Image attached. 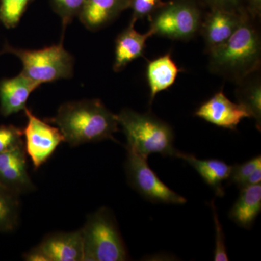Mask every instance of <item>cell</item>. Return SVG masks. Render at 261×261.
<instances>
[{
  "mask_svg": "<svg viewBox=\"0 0 261 261\" xmlns=\"http://www.w3.org/2000/svg\"><path fill=\"white\" fill-rule=\"evenodd\" d=\"M49 121L61 130L64 142L72 147L115 140L113 135L119 126L117 115L97 99L64 103Z\"/></svg>",
  "mask_w": 261,
  "mask_h": 261,
  "instance_id": "1",
  "label": "cell"
},
{
  "mask_svg": "<svg viewBox=\"0 0 261 261\" xmlns=\"http://www.w3.org/2000/svg\"><path fill=\"white\" fill-rule=\"evenodd\" d=\"M256 20L247 13L229 39L207 53L213 73L238 84L258 71L261 38Z\"/></svg>",
  "mask_w": 261,
  "mask_h": 261,
  "instance_id": "2",
  "label": "cell"
},
{
  "mask_svg": "<svg viewBox=\"0 0 261 261\" xmlns=\"http://www.w3.org/2000/svg\"><path fill=\"white\" fill-rule=\"evenodd\" d=\"M117 118L126 135L128 148L147 159L154 153L176 156L178 150L173 146L174 134L166 122L151 113H140L128 108L122 110Z\"/></svg>",
  "mask_w": 261,
  "mask_h": 261,
  "instance_id": "3",
  "label": "cell"
},
{
  "mask_svg": "<svg viewBox=\"0 0 261 261\" xmlns=\"http://www.w3.org/2000/svg\"><path fill=\"white\" fill-rule=\"evenodd\" d=\"M83 261H124L128 253L114 216L107 207L89 215L81 228Z\"/></svg>",
  "mask_w": 261,
  "mask_h": 261,
  "instance_id": "4",
  "label": "cell"
},
{
  "mask_svg": "<svg viewBox=\"0 0 261 261\" xmlns=\"http://www.w3.org/2000/svg\"><path fill=\"white\" fill-rule=\"evenodd\" d=\"M2 53L16 56L21 61V73L41 84L70 78L73 73V57L65 49L63 40L41 49H20L6 44Z\"/></svg>",
  "mask_w": 261,
  "mask_h": 261,
  "instance_id": "5",
  "label": "cell"
},
{
  "mask_svg": "<svg viewBox=\"0 0 261 261\" xmlns=\"http://www.w3.org/2000/svg\"><path fill=\"white\" fill-rule=\"evenodd\" d=\"M149 30L153 35L173 40H190L200 32L202 13L193 0L163 3L150 16Z\"/></svg>",
  "mask_w": 261,
  "mask_h": 261,
  "instance_id": "6",
  "label": "cell"
},
{
  "mask_svg": "<svg viewBox=\"0 0 261 261\" xmlns=\"http://www.w3.org/2000/svg\"><path fill=\"white\" fill-rule=\"evenodd\" d=\"M127 149L125 168L130 186L146 200L152 202L182 205L187 199L178 195L163 183L155 173L149 168L147 159L137 153L133 149Z\"/></svg>",
  "mask_w": 261,
  "mask_h": 261,
  "instance_id": "7",
  "label": "cell"
},
{
  "mask_svg": "<svg viewBox=\"0 0 261 261\" xmlns=\"http://www.w3.org/2000/svg\"><path fill=\"white\" fill-rule=\"evenodd\" d=\"M27 115V126L24 128L25 152L37 169L47 162L56 152L58 146L64 142V137L58 127L42 121L29 108L24 110Z\"/></svg>",
  "mask_w": 261,
  "mask_h": 261,
  "instance_id": "8",
  "label": "cell"
},
{
  "mask_svg": "<svg viewBox=\"0 0 261 261\" xmlns=\"http://www.w3.org/2000/svg\"><path fill=\"white\" fill-rule=\"evenodd\" d=\"M81 230L47 235L37 246L24 254L28 261H83Z\"/></svg>",
  "mask_w": 261,
  "mask_h": 261,
  "instance_id": "9",
  "label": "cell"
},
{
  "mask_svg": "<svg viewBox=\"0 0 261 261\" xmlns=\"http://www.w3.org/2000/svg\"><path fill=\"white\" fill-rule=\"evenodd\" d=\"M25 146L0 153V185L20 196L35 190L27 169Z\"/></svg>",
  "mask_w": 261,
  "mask_h": 261,
  "instance_id": "10",
  "label": "cell"
},
{
  "mask_svg": "<svg viewBox=\"0 0 261 261\" xmlns=\"http://www.w3.org/2000/svg\"><path fill=\"white\" fill-rule=\"evenodd\" d=\"M247 13V10L238 12L210 9L205 18H202L200 29L207 53L226 42L238 29Z\"/></svg>",
  "mask_w": 261,
  "mask_h": 261,
  "instance_id": "11",
  "label": "cell"
},
{
  "mask_svg": "<svg viewBox=\"0 0 261 261\" xmlns=\"http://www.w3.org/2000/svg\"><path fill=\"white\" fill-rule=\"evenodd\" d=\"M195 115L215 126L230 130H236L244 118H250L247 110L242 105L231 102L223 90L201 105Z\"/></svg>",
  "mask_w": 261,
  "mask_h": 261,
  "instance_id": "12",
  "label": "cell"
},
{
  "mask_svg": "<svg viewBox=\"0 0 261 261\" xmlns=\"http://www.w3.org/2000/svg\"><path fill=\"white\" fill-rule=\"evenodd\" d=\"M42 85L20 73L0 82V113L3 116L24 111L31 94Z\"/></svg>",
  "mask_w": 261,
  "mask_h": 261,
  "instance_id": "13",
  "label": "cell"
},
{
  "mask_svg": "<svg viewBox=\"0 0 261 261\" xmlns=\"http://www.w3.org/2000/svg\"><path fill=\"white\" fill-rule=\"evenodd\" d=\"M135 23V20H130L128 27L117 37L113 64V70L116 72L121 71L132 61L143 56L146 42L153 36L149 29L145 34L137 32Z\"/></svg>",
  "mask_w": 261,
  "mask_h": 261,
  "instance_id": "14",
  "label": "cell"
},
{
  "mask_svg": "<svg viewBox=\"0 0 261 261\" xmlns=\"http://www.w3.org/2000/svg\"><path fill=\"white\" fill-rule=\"evenodd\" d=\"M130 0H85L81 12V22L86 28L97 31L112 22L128 9Z\"/></svg>",
  "mask_w": 261,
  "mask_h": 261,
  "instance_id": "15",
  "label": "cell"
},
{
  "mask_svg": "<svg viewBox=\"0 0 261 261\" xmlns=\"http://www.w3.org/2000/svg\"><path fill=\"white\" fill-rule=\"evenodd\" d=\"M175 157L183 159L195 168L205 183L214 190L216 195L219 197L224 195L223 183L229 178L232 166L219 160H200L193 154L183 153L179 151Z\"/></svg>",
  "mask_w": 261,
  "mask_h": 261,
  "instance_id": "16",
  "label": "cell"
},
{
  "mask_svg": "<svg viewBox=\"0 0 261 261\" xmlns=\"http://www.w3.org/2000/svg\"><path fill=\"white\" fill-rule=\"evenodd\" d=\"M261 211L260 185L241 188L238 200L229 211V218L240 227L249 229Z\"/></svg>",
  "mask_w": 261,
  "mask_h": 261,
  "instance_id": "17",
  "label": "cell"
},
{
  "mask_svg": "<svg viewBox=\"0 0 261 261\" xmlns=\"http://www.w3.org/2000/svg\"><path fill=\"white\" fill-rule=\"evenodd\" d=\"M179 71L171 54L165 55L149 62L147 76L150 91V103L159 92L173 85Z\"/></svg>",
  "mask_w": 261,
  "mask_h": 261,
  "instance_id": "18",
  "label": "cell"
},
{
  "mask_svg": "<svg viewBox=\"0 0 261 261\" xmlns=\"http://www.w3.org/2000/svg\"><path fill=\"white\" fill-rule=\"evenodd\" d=\"M256 73L239 82L236 96L242 105L253 118L257 129L261 128V82Z\"/></svg>",
  "mask_w": 261,
  "mask_h": 261,
  "instance_id": "19",
  "label": "cell"
},
{
  "mask_svg": "<svg viewBox=\"0 0 261 261\" xmlns=\"http://www.w3.org/2000/svg\"><path fill=\"white\" fill-rule=\"evenodd\" d=\"M20 196L0 185V233H10L18 228Z\"/></svg>",
  "mask_w": 261,
  "mask_h": 261,
  "instance_id": "20",
  "label": "cell"
},
{
  "mask_svg": "<svg viewBox=\"0 0 261 261\" xmlns=\"http://www.w3.org/2000/svg\"><path fill=\"white\" fill-rule=\"evenodd\" d=\"M32 0H0V21L6 28L17 27Z\"/></svg>",
  "mask_w": 261,
  "mask_h": 261,
  "instance_id": "21",
  "label": "cell"
},
{
  "mask_svg": "<svg viewBox=\"0 0 261 261\" xmlns=\"http://www.w3.org/2000/svg\"><path fill=\"white\" fill-rule=\"evenodd\" d=\"M85 0H51L53 10L59 15L63 31L75 17L80 16Z\"/></svg>",
  "mask_w": 261,
  "mask_h": 261,
  "instance_id": "22",
  "label": "cell"
},
{
  "mask_svg": "<svg viewBox=\"0 0 261 261\" xmlns=\"http://www.w3.org/2000/svg\"><path fill=\"white\" fill-rule=\"evenodd\" d=\"M23 130L13 125H0V153L23 145Z\"/></svg>",
  "mask_w": 261,
  "mask_h": 261,
  "instance_id": "23",
  "label": "cell"
},
{
  "mask_svg": "<svg viewBox=\"0 0 261 261\" xmlns=\"http://www.w3.org/2000/svg\"><path fill=\"white\" fill-rule=\"evenodd\" d=\"M261 166V156L257 155L242 164L232 166L231 174L227 180L228 183L234 184L241 188L244 182L256 168Z\"/></svg>",
  "mask_w": 261,
  "mask_h": 261,
  "instance_id": "24",
  "label": "cell"
},
{
  "mask_svg": "<svg viewBox=\"0 0 261 261\" xmlns=\"http://www.w3.org/2000/svg\"><path fill=\"white\" fill-rule=\"evenodd\" d=\"M211 208L214 214L215 231H216V247H215L214 260L215 261H227L228 257L225 245L224 229L219 219L214 200L211 202Z\"/></svg>",
  "mask_w": 261,
  "mask_h": 261,
  "instance_id": "25",
  "label": "cell"
},
{
  "mask_svg": "<svg viewBox=\"0 0 261 261\" xmlns=\"http://www.w3.org/2000/svg\"><path fill=\"white\" fill-rule=\"evenodd\" d=\"M163 4L162 0H130L129 8L132 10V20L137 22L149 17Z\"/></svg>",
  "mask_w": 261,
  "mask_h": 261,
  "instance_id": "26",
  "label": "cell"
},
{
  "mask_svg": "<svg viewBox=\"0 0 261 261\" xmlns=\"http://www.w3.org/2000/svg\"><path fill=\"white\" fill-rule=\"evenodd\" d=\"M210 9H224L241 12L247 10L245 0H202Z\"/></svg>",
  "mask_w": 261,
  "mask_h": 261,
  "instance_id": "27",
  "label": "cell"
},
{
  "mask_svg": "<svg viewBox=\"0 0 261 261\" xmlns=\"http://www.w3.org/2000/svg\"><path fill=\"white\" fill-rule=\"evenodd\" d=\"M245 8L252 18L255 20L260 18L261 0H245Z\"/></svg>",
  "mask_w": 261,
  "mask_h": 261,
  "instance_id": "28",
  "label": "cell"
},
{
  "mask_svg": "<svg viewBox=\"0 0 261 261\" xmlns=\"http://www.w3.org/2000/svg\"><path fill=\"white\" fill-rule=\"evenodd\" d=\"M261 182V166L260 167H258L250 175V176L247 177V179L245 180V182H244L243 186H242L241 188L243 187H247V186H252V185H260ZM240 188V189H241Z\"/></svg>",
  "mask_w": 261,
  "mask_h": 261,
  "instance_id": "29",
  "label": "cell"
}]
</instances>
